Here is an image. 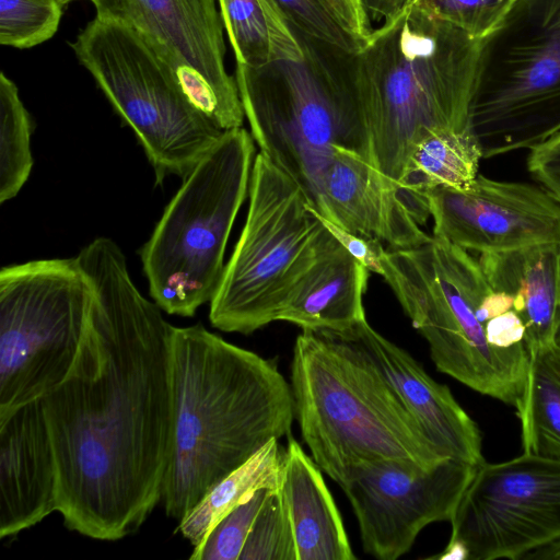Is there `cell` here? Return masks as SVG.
Masks as SVG:
<instances>
[{"instance_id": "6da1fadb", "label": "cell", "mask_w": 560, "mask_h": 560, "mask_svg": "<svg viewBox=\"0 0 560 560\" xmlns=\"http://www.w3.org/2000/svg\"><path fill=\"white\" fill-rule=\"evenodd\" d=\"M91 287L66 377L40 400L58 471V510L83 536L135 534L162 500L174 423L172 326L133 283L120 247L75 257Z\"/></svg>"}, {"instance_id": "7a4b0ae2", "label": "cell", "mask_w": 560, "mask_h": 560, "mask_svg": "<svg viewBox=\"0 0 560 560\" xmlns=\"http://www.w3.org/2000/svg\"><path fill=\"white\" fill-rule=\"evenodd\" d=\"M172 380L173 444L161 502L179 522L268 442L289 436L295 412L273 361L201 324L174 327Z\"/></svg>"}, {"instance_id": "3957f363", "label": "cell", "mask_w": 560, "mask_h": 560, "mask_svg": "<svg viewBox=\"0 0 560 560\" xmlns=\"http://www.w3.org/2000/svg\"><path fill=\"white\" fill-rule=\"evenodd\" d=\"M480 40L409 3L354 54L358 154L401 190L422 140L471 129Z\"/></svg>"}, {"instance_id": "277c9868", "label": "cell", "mask_w": 560, "mask_h": 560, "mask_svg": "<svg viewBox=\"0 0 560 560\" xmlns=\"http://www.w3.org/2000/svg\"><path fill=\"white\" fill-rule=\"evenodd\" d=\"M290 380L302 439L335 482L363 462L447 459L349 329H302Z\"/></svg>"}, {"instance_id": "5b68a950", "label": "cell", "mask_w": 560, "mask_h": 560, "mask_svg": "<svg viewBox=\"0 0 560 560\" xmlns=\"http://www.w3.org/2000/svg\"><path fill=\"white\" fill-rule=\"evenodd\" d=\"M291 27L301 59L236 63L235 81L259 152L296 180L315 208L336 148L359 150L354 54Z\"/></svg>"}, {"instance_id": "8992f818", "label": "cell", "mask_w": 560, "mask_h": 560, "mask_svg": "<svg viewBox=\"0 0 560 560\" xmlns=\"http://www.w3.org/2000/svg\"><path fill=\"white\" fill-rule=\"evenodd\" d=\"M381 277L428 341L436 369L467 387L514 406L526 381L525 341L502 349L489 343L479 307L491 291L479 260L431 236L407 249H384Z\"/></svg>"}, {"instance_id": "52a82bcc", "label": "cell", "mask_w": 560, "mask_h": 560, "mask_svg": "<svg viewBox=\"0 0 560 560\" xmlns=\"http://www.w3.org/2000/svg\"><path fill=\"white\" fill-rule=\"evenodd\" d=\"M255 156V141L245 128L223 131L183 179L142 246L150 295L167 314L191 317L214 296Z\"/></svg>"}, {"instance_id": "ba28073f", "label": "cell", "mask_w": 560, "mask_h": 560, "mask_svg": "<svg viewBox=\"0 0 560 560\" xmlns=\"http://www.w3.org/2000/svg\"><path fill=\"white\" fill-rule=\"evenodd\" d=\"M248 197L209 312L214 328L243 335L279 320L295 284L334 240L301 185L260 152Z\"/></svg>"}, {"instance_id": "9c48e42d", "label": "cell", "mask_w": 560, "mask_h": 560, "mask_svg": "<svg viewBox=\"0 0 560 560\" xmlns=\"http://www.w3.org/2000/svg\"><path fill=\"white\" fill-rule=\"evenodd\" d=\"M469 122L485 159L560 131V0H514L480 40Z\"/></svg>"}, {"instance_id": "30bf717a", "label": "cell", "mask_w": 560, "mask_h": 560, "mask_svg": "<svg viewBox=\"0 0 560 560\" xmlns=\"http://www.w3.org/2000/svg\"><path fill=\"white\" fill-rule=\"evenodd\" d=\"M71 47L114 109L133 130L155 185L185 178L223 131L188 98L176 75L132 28L95 16Z\"/></svg>"}, {"instance_id": "8fae6325", "label": "cell", "mask_w": 560, "mask_h": 560, "mask_svg": "<svg viewBox=\"0 0 560 560\" xmlns=\"http://www.w3.org/2000/svg\"><path fill=\"white\" fill-rule=\"evenodd\" d=\"M91 287L75 257L0 270V411L42 399L70 371Z\"/></svg>"}, {"instance_id": "7c38bea8", "label": "cell", "mask_w": 560, "mask_h": 560, "mask_svg": "<svg viewBox=\"0 0 560 560\" xmlns=\"http://www.w3.org/2000/svg\"><path fill=\"white\" fill-rule=\"evenodd\" d=\"M441 560H523L560 539V462L523 453L477 467Z\"/></svg>"}, {"instance_id": "4fadbf2b", "label": "cell", "mask_w": 560, "mask_h": 560, "mask_svg": "<svg viewBox=\"0 0 560 560\" xmlns=\"http://www.w3.org/2000/svg\"><path fill=\"white\" fill-rule=\"evenodd\" d=\"M96 16L137 32L176 75L191 103L219 129L243 127L235 78L224 66L215 0H93Z\"/></svg>"}, {"instance_id": "5bb4252c", "label": "cell", "mask_w": 560, "mask_h": 560, "mask_svg": "<svg viewBox=\"0 0 560 560\" xmlns=\"http://www.w3.org/2000/svg\"><path fill=\"white\" fill-rule=\"evenodd\" d=\"M477 466L447 458L425 468L406 460L363 462L336 481L355 514L365 553L396 560L420 532L453 518Z\"/></svg>"}, {"instance_id": "9a60e30c", "label": "cell", "mask_w": 560, "mask_h": 560, "mask_svg": "<svg viewBox=\"0 0 560 560\" xmlns=\"http://www.w3.org/2000/svg\"><path fill=\"white\" fill-rule=\"evenodd\" d=\"M433 236L480 254L560 244V203L544 188L483 175L425 194Z\"/></svg>"}, {"instance_id": "2e32d148", "label": "cell", "mask_w": 560, "mask_h": 560, "mask_svg": "<svg viewBox=\"0 0 560 560\" xmlns=\"http://www.w3.org/2000/svg\"><path fill=\"white\" fill-rule=\"evenodd\" d=\"M314 209L349 232L387 244L388 249L417 247L431 238L402 190L342 147L336 148L322 176Z\"/></svg>"}, {"instance_id": "e0dca14e", "label": "cell", "mask_w": 560, "mask_h": 560, "mask_svg": "<svg viewBox=\"0 0 560 560\" xmlns=\"http://www.w3.org/2000/svg\"><path fill=\"white\" fill-rule=\"evenodd\" d=\"M57 510V462L42 400L0 411V537Z\"/></svg>"}, {"instance_id": "ac0fdd59", "label": "cell", "mask_w": 560, "mask_h": 560, "mask_svg": "<svg viewBox=\"0 0 560 560\" xmlns=\"http://www.w3.org/2000/svg\"><path fill=\"white\" fill-rule=\"evenodd\" d=\"M349 330L446 458L477 467L485 463L480 430L446 385L366 320Z\"/></svg>"}, {"instance_id": "d6986e66", "label": "cell", "mask_w": 560, "mask_h": 560, "mask_svg": "<svg viewBox=\"0 0 560 560\" xmlns=\"http://www.w3.org/2000/svg\"><path fill=\"white\" fill-rule=\"evenodd\" d=\"M296 560H353L355 555L322 469L289 435L280 468Z\"/></svg>"}, {"instance_id": "ffe728a7", "label": "cell", "mask_w": 560, "mask_h": 560, "mask_svg": "<svg viewBox=\"0 0 560 560\" xmlns=\"http://www.w3.org/2000/svg\"><path fill=\"white\" fill-rule=\"evenodd\" d=\"M369 272L334 237L293 288L279 320L301 329L337 331L366 320Z\"/></svg>"}, {"instance_id": "44dd1931", "label": "cell", "mask_w": 560, "mask_h": 560, "mask_svg": "<svg viewBox=\"0 0 560 560\" xmlns=\"http://www.w3.org/2000/svg\"><path fill=\"white\" fill-rule=\"evenodd\" d=\"M558 247L559 244H538L483 253L478 259L491 287L512 296L513 307L525 326L528 350L555 342Z\"/></svg>"}, {"instance_id": "7402d4cb", "label": "cell", "mask_w": 560, "mask_h": 560, "mask_svg": "<svg viewBox=\"0 0 560 560\" xmlns=\"http://www.w3.org/2000/svg\"><path fill=\"white\" fill-rule=\"evenodd\" d=\"M482 158L471 129L438 132L418 144L410 158L402 190L421 225L430 217L427 191L436 187L462 188L468 185L477 177Z\"/></svg>"}, {"instance_id": "603a6c76", "label": "cell", "mask_w": 560, "mask_h": 560, "mask_svg": "<svg viewBox=\"0 0 560 560\" xmlns=\"http://www.w3.org/2000/svg\"><path fill=\"white\" fill-rule=\"evenodd\" d=\"M236 63L299 60L302 45L276 0H218Z\"/></svg>"}, {"instance_id": "cb8c5ba5", "label": "cell", "mask_w": 560, "mask_h": 560, "mask_svg": "<svg viewBox=\"0 0 560 560\" xmlns=\"http://www.w3.org/2000/svg\"><path fill=\"white\" fill-rule=\"evenodd\" d=\"M528 351L526 381L514 405L523 452L560 462V346Z\"/></svg>"}, {"instance_id": "d4e9b609", "label": "cell", "mask_w": 560, "mask_h": 560, "mask_svg": "<svg viewBox=\"0 0 560 560\" xmlns=\"http://www.w3.org/2000/svg\"><path fill=\"white\" fill-rule=\"evenodd\" d=\"M283 450L273 439L244 465L232 471L179 521L178 530L192 547L211 527L237 504L261 488H276L279 482Z\"/></svg>"}, {"instance_id": "484cf974", "label": "cell", "mask_w": 560, "mask_h": 560, "mask_svg": "<svg viewBox=\"0 0 560 560\" xmlns=\"http://www.w3.org/2000/svg\"><path fill=\"white\" fill-rule=\"evenodd\" d=\"M32 118L16 85L0 74V202L14 198L27 182L34 160Z\"/></svg>"}, {"instance_id": "4316f807", "label": "cell", "mask_w": 560, "mask_h": 560, "mask_svg": "<svg viewBox=\"0 0 560 560\" xmlns=\"http://www.w3.org/2000/svg\"><path fill=\"white\" fill-rule=\"evenodd\" d=\"M63 7L60 0H0V44L25 49L48 40Z\"/></svg>"}, {"instance_id": "83f0119b", "label": "cell", "mask_w": 560, "mask_h": 560, "mask_svg": "<svg viewBox=\"0 0 560 560\" xmlns=\"http://www.w3.org/2000/svg\"><path fill=\"white\" fill-rule=\"evenodd\" d=\"M240 560H296L289 511L278 486L267 494Z\"/></svg>"}, {"instance_id": "f1b7e54d", "label": "cell", "mask_w": 560, "mask_h": 560, "mask_svg": "<svg viewBox=\"0 0 560 560\" xmlns=\"http://www.w3.org/2000/svg\"><path fill=\"white\" fill-rule=\"evenodd\" d=\"M273 489V488H272ZM271 488H261L221 517L194 547L192 560H240L253 523Z\"/></svg>"}, {"instance_id": "f546056e", "label": "cell", "mask_w": 560, "mask_h": 560, "mask_svg": "<svg viewBox=\"0 0 560 560\" xmlns=\"http://www.w3.org/2000/svg\"><path fill=\"white\" fill-rule=\"evenodd\" d=\"M514 0H412L431 16L482 39L501 22Z\"/></svg>"}, {"instance_id": "4dcf8cb0", "label": "cell", "mask_w": 560, "mask_h": 560, "mask_svg": "<svg viewBox=\"0 0 560 560\" xmlns=\"http://www.w3.org/2000/svg\"><path fill=\"white\" fill-rule=\"evenodd\" d=\"M289 23L300 32L355 54L362 46L329 14L319 0H276Z\"/></svg>"}, {"instance_id": "1f68e13d", "label": "cell", "mask_w": 560, "mask_h": 560, "mask_svg": "<svg viewBox=\"0 0 560 560\" xmlns=\"http://www.w3.org/2000/svg\"><path fill=\"white\" fill-rule=\"evenodd\" d=\"M527 168L560 203V131L530 149Z\"/></svg>"}, {"instance_id": "d6a6232c", "label": "cell", "mask_w": 560, "mask_h": 560, "mask_svg": "<svg viewBox=\"0 0 560 560\" xmlns=\"http://www.w3.org/2000/svg\"><path fill=\"white\" fill-rule=\"evenodd\" d=\"M339 26L362 47L370 39L373 28L362 0H319Z\"/></svg>"}, {"instance_id": "836d02e7", "label": "cell", "mask_w": 560, "mask_h": 560, "mask_svg": "<svg viewBox=\"0 0 560 560\" xmlns=\"http://www.w3.org/2000/svg\"><path fill=\"white\" fill-rule=\"evenodd\" d=\"M317 212V211H316ZM320 221L331 235L370 271L381 276V256L385 247L376 240H372L339 226L317 212Z\"/></svg>"}, {"instance_id": "e575fe53", "label": "cell", "mask_w": 560, "mask_h": 560, "mask_svg": "<svg viewBox=\"0 0 560 560\" xmlns=\"http://www.w3.org/2000/svg\"><path fill=\"white\" fill-rule=\"evenodd\" d=\"M486 336L493 347L506 349L524 341L525 326L512 308L486 323Z\"/></svg>"}, {"instance_id": "d590c367", "label": "cell", "mask_w": 560, "mask_h": 560, "mask_svg": "<svg viewBox=\"0 0 560 560\" xmlns=\"http://www.w3.org/2000/svg\"><path fill=\"white\" fill-rule=\"evenodd\" d=\"M362 3L374 21L384 23L395 20L409 4V0H362Z\"/></svg>"}, {"instance_id": "8d00e7d4", "label": "cell", "mask_w": 560, "mask_h": 560, "mask_svg": "<svg viewBox=\"0 0 560 560\" xmlns=\"http://www.w3.org/2000/svg\"><path fill=\"white\" fill-rule=\"evenodd\" d=\"M523 560H560V539L534 550Z\"/></svg>"}, {"instance_id": "74e56055", "label": "cell", "mask_w": 560, "mask_h": 560, "mask_svg": "<svg viewBox=\"0 0 560 560\" xmlns=\"http://www.w3.org/2000/svg\"><path fill=\"white\" fill-rule=\"evenodd\" d=\"M555 342L560 346V244L558 247V316Z\"/></svg>"}, {"instance_id": "f35d334b", "label": "cell", "mask_w": 560, "mask_h": 560, "mask_svg": "<svg viewBox=\"0 0 560 560\" xmlns=\"http://www.w3.org/2000/svg\"><path fill=\"white\" fill-rule=\"evenodd\" d=\"M65 5L68 4L69 2L71 1H74V0H60ZM90 1H93V0H90Z\"/></svg>"}, {"instance_id": "ab89813d", "label": "cell", "mask_w": 560, "mask_h": 560, "mask_svg": "<svg viewBox=\"0 0 560 560\" xmlns=\"http://www.w3.org/2000/svg\"><path fill=\"white\" fill-rule=\"evenodd\" d=\"M412 0H409V3L411 2Z\"/></svg>"}]
</instances>
